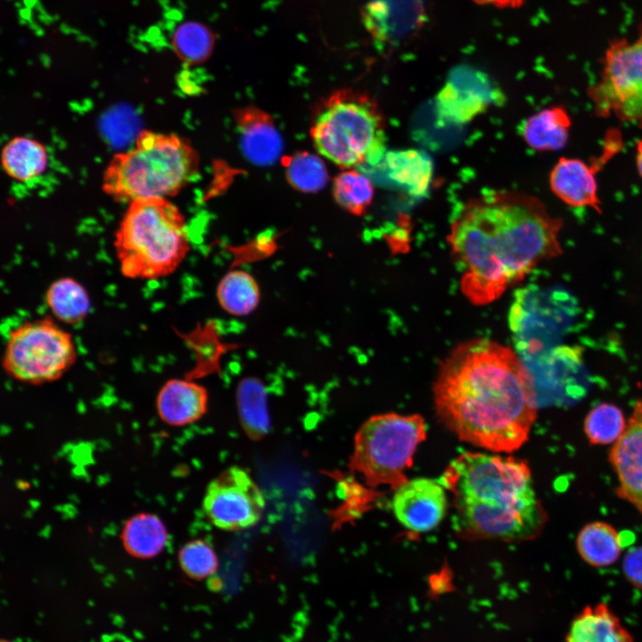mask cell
I'll return each mask as SVG.
<instances>
[{"label": "cell", "instance_id": "6da1fadb", "mask_svg": "<svg viewBox=\"0 0 642 642\" xmlns=\"http://www.w3.org/2000/svg\"><path fill=\"white\" fill-rule=\"evenodd\" d=\"M440 421L460 440L510 453L529 439L539 403L534 378L512 349L485 338L457 345L433 386Z\"/></svg>", "mask_w": 642, "mask_h": 642}, {"label": "cell", "instance_id": "7a4b0ae2", "mask_svg": "<svg viewBox=\"0 0 642 642\" xmlns=\"http://www.w3.org/2000/svg\"><path fill=\"white\" fill-rule=\"evenodd\" d=\"M563 226L527 193L490 190L466 201L448 235L465 296L476 305L490 303L539 263L562 254Z\"/></svg>", "mask_w": 642, "mask_h": 642}, {"label": "cell", "instance_id": "3957f363", "mask_svg": "<svg viewBox=\"0 0 642 642\" xmlns=\"http://www.w3.org/2000/svg\"><path fill=\"white\" fill-rule=\"evenodd\" d=\"M439 479L453 497V528L465 539L528 541L547 522L530 466L522 459L465 452Z\"/></svg>", "mask_w": 642, "mask_h": 642}, {"label": "cell", "instance_id": "277c9868", "mask_svg": "<svg viewBox=\"0 0 642 642\" xmlns=\"http://www.w3.org/2000/svg\"><path fill=\"white\" fill-rule=\"evenodd\" d=\"M200 155L185 137L142 130L134 145L116 153L103 173L102 187L112 200L173 197L199 174Z\"/></svg>", "mask_w": 642, "mask_h": 642}, {"label": "cell", "instance_id": "5b68a950", "mask_svg": "<svg viewBox=\"0 0 642 642\" xmlns=\"http://www.w3.org/2000/svg\"><path fill=\"white\" fill-rule=\"evenodd\" d=\"M113 245L124 277H166L178 268L190 251L185 218L167 198L133 201L117 227Z\"/></svg>", "mask_w": 642, "mask_h": 642}, {"label": "cell", "instance_id": "8992f818", "mask_svg": "<svg viewBox=\"0 0 642 642\" xmlns=\"http://www.w3.org/2000/svg\"><path fill=\"white\" fill-rule=\"evenodd\" d=\"M310 137L319 155L342 169H357L384 158L386 121L370 95L341 88L318 106Z\"/></svg>", "mask_w": 642, "mask_h": 642}, {"label": "cell", "instance_id": "52a82bcc", "mask_svg": "<svg viewBox=\"0 0 642 642\" xmlns=\"http://www.w3.org/2000/svg\"><path fill=\"white\" fill-rule=\"evenodd\" d=\"M426 438L420 415L384 413L370 416L358 428L349 466L367 485L395 490L407 478L417 447Z\"/></svg>", "mask_w": 642, "mask_h": 642}, {"label": "cell", "instance_id": "ba28073f", "mask_svg": "<svg viewBox=\"0 0 642 642\" xmlns=\"http://www.w3.org/2000/svg\"><path fill=\"white\" fill-rule=\"evenodd\" d=\"M78 357L72 334L53 317L29 320L12 330L2 358L11 378L38 385L60 379Z\"/></svg>", "mask_w": 642, "mask_h": 642}, {"label": "cell", "instance_id": "9c48e42d", "mask_svg": "<svg viewBox=\"0 0 642 642\" xmlns=\"http://www.w3.org/2000/svg\"><path fill=\"white\" fill-rule=\"evenodd\" d=\"M587 95L597 117L642 126V29L635 39L616 38L608 45L599 78Z\"/></svg>", "mask_w": 642, "mask_h": 642}, {"label": "cell", "instance_id": "30bf717a", "mask_svg": "<svg viewBox=\"0 0 642 642\" xmlns=\"http://www.w3.org/2000/svg\"><path fill=\"white\" fill-rule=\"evenodd\" d=\"M202 508L217 528L241 531L254 526L260 520L265 498L249 473L233 465L208 484Z\"/></svg>", "mask_w": 642, "mask_h": 642}, {"label": "cell", "instance_id": "8fae6325", "mask_svg": "<svg viewBox=\"0 0 642 642\" xmlns=\"http://www.w3.org/2000/svg\"><path fill=\"white\" fill-rule=\"evenodd\" d=\"M622 144L620 131L613 129L605 135L600 153L589 162L573 157L560 158L549 173L551 192L570 207H587L602 213L597 175L621 150Z\"/></svg>", "mask_w": 642, "mask_h": 642}, {"label": "cell", "instance_id": "7c38bea8", "mask_svg": "<svg viewBox=\"0 0 642 642\" xmlns=\"http://www.w3.org/2000/svg\"><path fill=\"white\" fill-rule=\"evenodd\" d=\"M504 101L503 92L485 73L459 66L436 95L435 111L442 124L463 125Z\"/></svg>", "mask_w": 642, "mask_h": 642}, {"label": "cell", "instance_id": "4fadbf2b", "mask_svg": "<svg viewBox=\"0 0 642 642\" xmlns=\"http://www.w3.org/2000/svg\"><path fill=\"white\" fill-rule=\"evenodd\" d=\"M392 510L405 528L426 532L436 528L446 514L447 490L440 479L407 480L395 490Z\"/></svg>", "mask_w": 642, "mask_h": 642}, {"label": "cell", "instance_id": "5bb4252c", "mask_svg": "<svg viewBox=\"0 0 642 642\" xmlns=\"http://www.w3.org/2000/svg\"><path fill=\"white\" fill-rule=\"evenodd\" d=\"M609 461L617 475L616 495L642 514V398L634 405L622 435L613 444Z\"/></svg>", "mask_w": 642, "mask_h": 642}, {"label": "cell", "instance_id": "9a60e30c", "mask_svg": "<svg viewBox=\"0 0 642 642\" xmlns=\"http://www.w3.org/2000/svg\"><path fill=\"white\" fill-rule=\"evenodd\" d=\"M234 116L244 156L258 165L275 162L282 139L271 116L254 106L238 108Z\"/></svg>", "mask_w": 642, "mask_h": 642}, {"label": "cell", "instance_id": "2e32d148", "mask_svg": "<svg viewBox=\"0 0 642 642\" xmlns=\"http://www.w3.org/2000/svg\"><path fill=\"white\" fill-rule=\"evenodd\" d=\"M207 389L190 378H171L158 391L159 417L171 426H185L200 420L207 412Z\"/></svg>", "mask_w": 642, "mask_h": 642}, {"label": "cell", "instance_id": "e0dca14e", "mask_svg": "<svg viewBox=\"0 0 642 642\" xmlns=\"http://www.w3.org/2000/svg\"><path fill=\"white\" fill-rule=\"evenodd\" d=\"M420 0H371L363 12L369 32L379 41L400 39L422 21Z\"/></svg>", "mask_w": 642, "mask_h": 642}, {"label": "cell", "instance_id": "ac0fdd59", "mask_svg": "<svg viewBox=\"0 0 642 642\" xmlns=\"http://www.w3.org/2000/svg\"><path fill=\"white\" fill-rule=\"evenodd\" d=\"M565 642H634L629 630L605 603L584 606L572 620Z\"/></svg>", "mask_w": 642, "mask_h": 642}, {"label": "cell", "instance_id": "d6986e66", "mask_svg": "<svg viewBox=\"0 0 642 642\" xmlns=\"http://www.w3.org/2000/svg\"><path fill=\"white\" fill-rule=\"evenodd\" d=\"M572 118L563 105L544 108L525 119L519 128L526 144L538 152H556L568 143Z\"/></svg>", "mask_w": 642, "mask_h": 642}, {"label": "cell", "instance_id": "ffe728a7", "mask_svg": "<svg viewBox=\"0 0 642 642\" xmlns=\"http://www.w3.org/2000/svg\"><path fill=\"white\" fill-rule=\"evenodd\" d=\"M388 177L408 194L421 197L428 192L433 166L424 152L416 149L395 150L385 153Z\"/></svg>", "mask_w": 642, "mask_h": 642}, {"label": "cell", "instance_id": "44dd1931", "mask_svg": "<svg viewBox=\"0 0 642 642\" xmlns=\"http://www.w3.org/2000/svg\"><path fill=\"white\" fill-rule=\"evenodd\" d=\"M120 539L128 555L139 559H150L165 548L169 533L159 516L152 513H138L125 522Z\"/></svg>", "mask_w": 642, "mask_h": 642}, {"label": "cell", "instance_id": "7402d4cb", "mask_svg": "<svg viewBox=\"0 0 642 642\" xmlns=\"http://www.w3.org/2000/svg\"><path fill=\"white\" fill-rule=\"evenodd\" d=\"M1 164L11 178L26 182L42 175L48 166V153L39 141L15 136L2 149Z\"/></svg>", "mask_w": 642, "mask_h": 642}, {"label": "cell", "instance_id": "603a6c76", "mask_svg": "<svg viewBox=\"0 0 642 642\" xmlns=\"http://www.w3.org/2000/svg\"><path fill=\"white\" fill-rule=\"evenodd\" d=\"M576 548L584 562L593 567H605L620 557L622 542L611 524L597 521L587 523L576 538Z\"/></svg>", "mask_w": 642, "mask_h": 642}, {"label": "cell", "instance_id": "cb8c5ba5", "mask_svg": "<svg viewBox=\"0 0 642 642\" xmlns=\"http://www.w3.org/2000/svg\"><path fill=\"white\" fill-rule=\"evenodd\" d=\"M45 303L54 319L78 325L89 314L91 300L85 286L73 277L55 279L45 292Z\"/></svg>", "mask_w": 642, "mask_h": 642}, {"label": "cell", "instance_id": "d4e9b609", "mask_svg": "<svg viewBox=\"0 0 642 642\" xmlns=\"http://www.w3.org/2000/svg\"><path fill=\"white\" fill-rule=\"evenodd\" d=\"M216 297L219 306L226 313L244 317L258 308L260 290L251 274L243 269L235 268L219 280Z\"/></svg>", "mask_w": 642, "mask_h": 642}, {"label": "cell", "instance_id": "484cf974", "mask_svg": "<svg viewBox=\"0 0 642 642\" xmlns=\"http://www.w3.org/2000/svg\"><path fill=\"white\" fill-rule=\"evenodd\" d=\"M215 43V32L207 25L195 21L179 24L171 38L176 55L188 67L205 62L211 56Z\"/></svg>", "mask_w": 642, "mask_h": 642}, {"label": "cell", "instance_id": "4316f807", "mask_svg": "<svg viewBox=\"0 0 642 642\" xmlns=\"http://www.w3.org/2000/svg\"><path fill=\"white\" fill-rule=\"evenodd\" d=\"M332 192L341 208L358 217L367 211L374 196L372 181L357 169L340 172L333 181Z\"/></svg>", "mask_w": 642, "mask_h": 642}, {"label": "cell", "instance_id": "83f0119b", "mask_svg": "<svg viewBox=\"0 0 642 642\" xmlns=\"http://www.w3.org/2000/svg\"><path fill=\"white\" fill-rule=\"evenodd\" d=\"M237 401L240 418L247 434L258 440L269 428L266 397L261 384L254 379L243 380L238 387Z\"/></svg>", "mask_w": 642, "mask_h": 642}, {"label": "cell", "instance_id": "f1b7e54d", "mask_svg": "<svg viewBox=\"0 0 642 642\" xmlns=\"http://www.w3.org/2000/svg\"><path fill=\"white\" fill-rule=\"evenodd\" d=\"M287 182L301 193H317L328 181V172L322 159L309 152H296L283 159Z\"/></svg>", "mask_w": 642, "mask_h": 642}, {"label": "cell", "instance_id": "f546056e", "mask_svg": "<svg viewBox=\"0 0 642 642\" xmlns=\"http://www.w3.org/2000/svg\"><path fill=\"white\" fill-rule=\"evenodd\" d=\"M627 426L624 415L617 406L603 402L592 407L584 419V432L593 445L614 444Z\"/></svg>", "mask_w": 642, "mask_h": 642}, {"label": "cell", "instance_id": "4dcf8cb0", "mask_svg": "<svg viewBox=\"0 0 642 642\" xmlns=\"http://www.w3.org/2000/svg\"><path fill=\"white\" fill-rule=\"evenodd\" d=\"M178 564L184 573L196 580L213 575L218 560L212 547L202 539L185 543L178 552Z\"/></svg>", "mask_w": 642, "mask_h": 642}, {"label": "cell", "instance_id": "1f68e13d", "mask_svg": "<svg viewBox=\"0 0 642 642\" xmlns=\"http://www.w3.org/2000/svg\"><path fill=\"white\" fill-rule=\"evenodd\" d=\"M622 570L628 581L642 589V546L629 550L623 558Z\"/></svg>", "mask_w": 642, "mask_h": 642}, {"label": "cell", "instance_id": "d6a6232c", "mask_svg": "<svg viewBox=\"0 0 642 642\" xmlns=\"http://www.w3.org/2000/svg\"><path fill=\"white\" fill-rule=\"evenodd\" d=\"M479 4H493L499 8L520 7L524 0H473Z\"/></svg>", "mask_w": 642, "mask_h": 642}, {"label": "cell", "instance_id": "836d02e7", "mask_svg": "<svg viewBox=\"0 0 642 642\" xmlns=\"http://www.w3.org/2000/svg\"><path fill=\"white\" fill-rule=\"evenodd\" d=\"M635 162L638 174L642 178V139L636 144Z\"/></svg>", "mask_w": 642, "mask_h": 642}, {"label": "cell", "instance_id": "e575fe53", "mask_svg": "<svg viewBox=\"0 0 642 642\" xmlns=\"http://www.w3.org/2000/svg\"><path fill=\"white\" fill-rule=\"evenodd\" d=\"M3 642H10V641H3Z\"/></svg>", "mask_w": 642, "mask_h": 642}]
</instances>
